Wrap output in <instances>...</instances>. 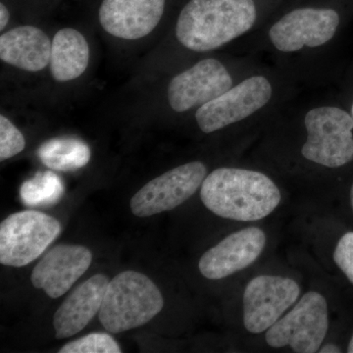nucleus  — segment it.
I'll return each mask as SVG.
<instances>
[{"label": "nucleus", "mask_w": 353, "mask_h": 353, "mask_svg": "<svg viewBox=\"0 0 353 353\" xmlns=\"http://www.w3.org/2000/svg\"><path fill=\"white\" fill-rule=\"evenodd\" d=\"M201 197L205 208L219 217L253 222L275 210L281 192L275 183L260 172L218 168L204 179Z\"/></svg>", "instance_id": "f257e3e1"}, {"label": "nucleus", "mask_w": 353, "mask_h": 353, "mask_svg": "<svg viewBox=\"0 0 353 353\" xmlns=\"http://www.w3.org/2000/svg\"><path fill=\"white\" fill-rule=\"evenodd\" d=\"M255 19L253 0H190L179 15L176 37L188 50L206 52L245 34Z\"/></svg>", "instance_id": "f03ea898"}, {"label": "nucleus", "mask_w": 353, "mask_h": 353, "mask_svg": "<svg viewBox=\"0 0 353 353\" xmlns=\"http://www.w3.org/2000/svg\"><path fill=\"white\" fill-rule=\"evenodd\" d=\"M161 292L148 276L124 271L109 281L99 318L109 333L119 334L148 324L161 312Z\"/></svg>", "instance_id": "7ed1b4c3"}, {"label": "nucleus", "mask_w": 353, "mask_h": 353, "mask_svg": "<svg viewBox=\"0 0 353 353\" xmlns=\"http://www.w3.org/2000/svg\"><path fill=\"white\" fill-rule=\"evenodd\" d=\"M307 141L301 153L314 163L338 168L353 160V118L332 106L312 109L304 119Z\"/></svg>", "instance_id": "20e7f679"}, {"label": "nucleus", "mask_w": 353, "mask_h": 353, "mask_svg": "<svg viewBox=\"0 0 353 353\" xmlns=\"http://www.w3.org/2000/svg\"><path fill=\"white\" fill-rule=\"evenodd\" d=\"M61 234V224L37 210L9 215L0 224V263L23 267L39 259Z\"/></svg>", "instance_id": "39448f33"}, {"label": "nucleus", "mask_w": 353, "mask_h": 353, "mask_svg": "<svg viewBox=\"0 0 353 353\" xmlns=\"http://www.w3.org/2000/svg\"><path fill=\"white\" fill-rule=\"evenodd\" d=\"M329 329L328 304L319 292H309L292 310L267 331V343L272 347L290 345L294 352H319Z\"/></svg>", "instance_id": "423d86ee"}, {"label": "nucleus", "mask_w": 353, "mask_h": 353, "mask_svg": "<svg viewBox=\"0 0 353 353\" xmlns=\"http://www.w3.org/2000/svg\"><path fill=\"white\" fill-rule=\"evenodd\" d=\"M208 169L199 161L171 169L143 185L132 197L130 208L137 217H150L173 210L196 194Z\"/></svg>", "instance_id": "0eeeda50"}, {"label": "nucleus", "mask_w": 353, "mask_h": 353, "mask_svg": "<svg viewBox=\"0 0 353 353\" xmlns=\"http://www.w3.org/2000/svg\"><path fill=\"white\" fill-rule=\"evenodd\" d=\"M272 97L269 81L261 76L246 79L197 109L196 119L205 134L240 122L266 105Z\"/></svg>", "instance_id": "6e6552de"}, {"label": "nucleus", "mask_w": 353, "mask_h": 353, "mask_svg": "<svg viewBox=\"0 0 353 353\" xmlns=\"http://www.w3.org/2000/svg\"><path fill=\"white\" fill-rule=\"evenodd\" d=\"M296 281L279 276H259L246 285L243 294V323L252 334L273 326L299 299Z\"/></svg>", "instance_id": "1a4fd4ad"}, {"label": "nucleus", "mask_w": 353, "mask_h": 353, "mask_svg": "<svg viewBox=\"0 0 353 353\" xmlns=\"http://www.w3.org/2000/svg\"><path fill=\"white\" fill-rule=\"evenodd\" d=\"M232 83L231 75L220 61L201 60L172 79L167 90L169 105L179 113L201 108L226 92Z\"/></svg>", "instance_id": "9d476101"}, {"label": "nucleus", "mask_w": 353, "mask_h": 353, "mask_svg": "<svg viewBox=\"0 0 353 353\" xmlns=\"http://www.w3.org/2000/svg\"><path fill=\"white\" fill-rule=\"evenodd\" d=\"M339 24L340 17L333 9H296L272 26L269 37L278 50L294 52L328 43Z\"/></svg>", "instance_id": "9b49d317"}, {"label": "nucleus", "mask_w": 353, "mask_h": 353, "mask_svg": "<svg viewBox=\"0 0 353 353\" xmlns=\"http://www.w3.org/2000/svg\"><path fill=\"white\" fill-rule=\"evenodd\" d=\"M266 245V236L257 227H248L221 241L202 255L199 268L209 280H221L256 261Z\"/></svg>", "instance_id": "f8f14e48"}, {"label": "nucleus", "mask_w": 353, "mask_h": 353, "mask_svg": "<svg viewBox=\"0 0 353 353\" xmlns=\"http://www.w3.org/2000/svg\"><path fill=\"white\" fill-rule=\"evenodd\" d=\"M166 0H102L99 20L114 38L137 41L152 34L163 17Z\"/></svg>", "instance_id": "ddd939ff"}, {"label": "nucleus", "mask_w": 353, "mask_h": 353, "mask_svg": "<svg viewBox=\"0 0 353 353\" xmlns=\"http://www.w3.org/2000/svg\"><path fill=\"white\" fill-rule=\"evenodd\" d=\"M92 261V253L85 246H54L34 267L32 284L36 289L43 290L51 299H58L82 277Z\"/></svg>", "instance_id": "4468645a"}, {"label": "nucleus", "mask_w": 353, "mask_h": 353, "mask_svg": "<svg viewBox=\"0 0 353 353\" xmlns=\"http://www.w3.org/2000/svg\"><path fill=\"white\" fill-rule=\"evenodd\" d=\"M109 283L103 274H97L78 288L60 305L53 317L57 340L70 338L88 326L101 308Z\"/></svg>", "instance_id": "2eb2a0df"}, {"label": "nucleus", "mask_w": 353, "mask_h": 353, "mask_svg": "<svg viewBox=\"0 0 353 353\" xmlns=\"http://www.w3.org/2000/svg\"><path fill=\"white\" fill-rule=\"evenodd\" d=\"M51 43L36 26H18L0 36V59L14 68L38 73L50 66Z\"/></svg>", "instance_id": "dca6fc26"}, {"label": "nucleus", "mask_w": 353, "mask_h": 353, "mask_svg": "<svg viewBox=\"0 0 353 353\" xmlns=\"http://www.w3.org/2000/svg\"><path fill=\"white\" fill-rule=\"evenodd\" d=\"M90 58V46L82 32L63 28L54 34L51 43V76L58 83L77 80L87 71Z\"/></svg>", "instance_id": "f3484780"}, {"label": "nucleus", "mask_w": 353, "mask_h": 353, "mask_svg": "<svg viewBox=\"0 0 353 353\" xmlns=\"http://www.w3.org/2000/svg\"><path fill=\"white\" fill-rule=\"evenodd\" d=\"M41 161L51 170L69 172L83 168L92 157L90 146L76 138L51 139L39 146Z\"/></svg>", "instance_id": "a211bd4d"}, {"label": "nucleus", "mask_w": 353, "mask_h": 353, "mask_svg": "<svg viewBox=\"0 0 353 353\" xmlns=\"http://www.w3.org/2000/svg\"><path fill=\"white\" fill-rule=\"evenodd\" d=\"M64 194L61 179L51 171L39 172L20 188V197L26 205H54Z\"/></svg>", "instance_id": "6ab92c4d"}, {"label": "nucleus", "mask_w": 353, "mask_h": 353, "mask_svg": "<svg viewBox=\"0 0 353 353\" xmlns=\"http://www.w3.org/2000/svg\"><path fill=\"white\" fill-rule=\"evenodd\" d=\"M60 353H120L117 341L108 334L92 333L66 343Z\"/></svg>", "instance_id": "aec40b11"}, {"label": "nucleus", "mask_w": 353, "mask_h": 353, "mask_svg": "<svg viewBox=\"0 0 353 353\" xmlns=\"http://www.w3.org/2000/svg\"><path fill=\"white\" fill-rule=\"evenodd\" d=\"M26 139L15 125L6 115H0V160L9 159L25 150Z\"/></svg>", "instance_id": "412c9836"}, {"label": "nucleus", "mask_w": 353, "mask_h": 353, "mask_svg": "<svg viewBox=\"0 0 353 353\" xmlns=\"http://www.w3.org/2000/svg\"><path fill=\"white\" fill-rule=\"evenodd\" d=\"M334 260L353 285V232L341 236L334 250Z\"/></svg>", "instance_id": "4be33fe9"}, {"label": "nucleus", "mask_w": 353, "mask_h": 353, "mask_svg": "<svg viewBox=\"0 0 353 353\" xmlns=\"http://www.w3.org/2000/svg\"><path fill=\"white\" fill-rule=\"evenodd\" d=\"M10 17L11 14L8 7L1 2L0 3V31L3 32V30L6 29L10 21Z\"/></svg>", "instance_id": "5701e85b"}, {"label": "nucleus", "mask_w": 353, "mask_h": 353, "mask_svg": "<svg viewBox=\"0 0 353 353\" xmlns=\"http://www.w3.org/2000/svg\"><path fill=\"white\" fill-rule=\"evenodd\" d=\"M320 353H340L341 352V348L334 343H328L325 345L324 347H320Z\"/></svg>", "instance_id": "b1692460"}, {"label": "nucleus", "mask_w": 353, "mask_h": 353, "mask_svg": "<svg viewBox=\"0 0 353 353\" xmlns=\"http://www.w3.org/2000/svg\"><path fill=\"white\" fill-rule=\"evenodd\" d=\"M347 352L353 353V334L352 339H350V343H348Z\"/></svg>", "instance_id": "393cba45"}, {"label": "nucleus", "mask_w": 353, "mask_h": 353, "mask_svg": "<svg viewBox=\"0 0 353 353\" xmlns=\"http://www.w3.org/2000/svg\"><path fill=\"white\" fill-rule=\"evenodd\" d=\"M350 203H352V208L353 210V183L352 185V189H350Z\"/></svg>", "instance_id": "a878e982"}, {"label": "nucleus", "mask_w": 353, "mask_h": 353, "mask_svg": "<svg viewBox=\"0 0 353 353\" xmlns=\"http://www.w3.org/2000/svg\"><path fill=\"white\" fill-rule=\"evenodd\" d=\"M352 118H353V104H352Z\"/></svg>", "instance_id": "bb28decb"}]
</instances>
